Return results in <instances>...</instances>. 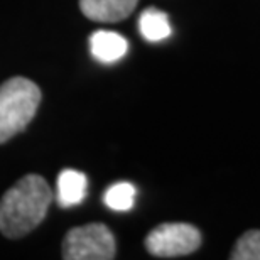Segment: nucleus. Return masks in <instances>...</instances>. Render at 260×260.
I'll return each instance as SVG.
<instances>
[{
    "mask_svg": "<svg viewBox=\"0 0 260 260\" xmlns=\"http://www.w3.org/2000/svg\"><path fill=\"white\" fill-rule=\"evenodd\" d=\"M115 238L103 223H88L66 233L63 258L66 260H112Z\"/></svg>",
    "mask_w": 260,
    "mask_h": 260,
    "instance_id": "3",
    "label": "nucleus"
},
{
    "mask_svg": "<svg viewBox=\"0 0 260 260\" xmlns=\"http://www.w3.org/2000/svg\"><path fill=\"white\" fill-rule=\"evenodd\" d=\"M201 245V233L189 223H162L145 238V248L154 257L173 258L193 253Z\"/></svg>",
    "mask_w": 260,
    "mask_h": 260,
    "instance_id": "4",
    "label": "nucleus"
},
{
    "mask_svg": "<svg viewBox=\"0 0 260 260\" xmlns=\"http://www.w3.org/2000/svg\"><path fill=\"white\" fill-rule=\"evenodd\" d=\"M139 30L142 38L150 43H159V41L168 39L173 29H171L168 14H164L159 9H145L139 17Z\"/></svg>",
    "mask_w": 260,
    "mask_h": 260,
    "instance_id": "8",
    "label": "nucleus"
},
{
    "mask_svg": "<svg viewBox=\"0 0 260 260\" xmlns=\"http://www.w3.org/2000/svg\"><path fill=\"white\" fill-rule=\"evenodd\" d=\"M39 103V86L27 78L14 76L0 86V144L29 125Z\"/></svg>",
    "mask_w": 260,
    "mask_h": 260,
    "instance_id": "2",
    "label": "nucleus"
},
{
    "mask_svg": "<svg viewBox=\"0 0 260 260\" xmlns=\"http://www.w3.org/2000/svg\"><path fill=\"white\" fill-rule=\"evenodd\" d=\"M90 49L93 58L100 63L110 64L127 54L128 44L123 36L113 30H95L90 36Z\"/></svg>",
    "mask_w": 260,
    "mask_h": 260,
    "instance_id": "6",
    "label": "nucleus"
},
{
    "mask_svg": "<svg viewBox=\"0 0 260 260\" xmlns=\"http://www.w3.org/2000/svg\"><path fill=\"white\" fill-rule=\"evenodd\" d=\"M139 0H80L81 12L96 22H118L127 19Z\"/></svg>",
    "mask_w": 260,
    "mask_h": 260,
    "instance_id": "5",
    "label": "nucleus"
},
{
    "mask_svg": "<svg viewBox=\"0 0 260 260\" xmlns=\"http://www.w3.org/2000/svg\"><path fill=\"white\" fill-rule=\"evenodd\" d=\"M230 257L233 260H260V232L250 230L242 235Z\"/></svg>",
    "mask_w": 260,
    "mask_h": 260,
    "instance_id": "10",
    "label": "nucleus"
},
{
    "mask_svg": "<svg viewBox=\"0 0 260 260\" xmlns=\"http://www.w3.org/2000/svg\"><path fill=\"white\" fill-rule=\"evenodd\" d=\"M88 181L86 176L75 169H64L61 171L58 178V205L61 208H71L76 206L85 200L86 196Z\"/></svg>",
    "mask_w": 260,
    "mask_h": 260,
    "instance_id": "7",
    "label": "nucleus"
},
{
    "mask_svg": "<svg viewBox=\"0 0 260 260\" xmlns=\"http://www.w3.org/2000/svg\"><path fill=\"white\" fill-rule=\"evenodd\" d=\"M137 191L130 183H117L107 189L103 201L113 211H128L134 208Z\"/></svg>",
    "mask_w": 260,
    "mask_h": 260,
    "instance_id": "9",
    "label": "nucleus"
},
{
    "mask_svg": "<svg viewBox=\"0 0 260 260\" xmlns=\"http://www.w3.org/2000/svg\"><path fill=\"white\" fill-rule=\"evenodd\" d=\"M53 201L48 181L27 174L17 181L0 200V232L7 238H20L44 220Z\"/></svg>",
    "mask_w": 260,
    "mask_h": 260,
    "instance_id": "1",
    "label": "nucleus"
}]
</instances>
